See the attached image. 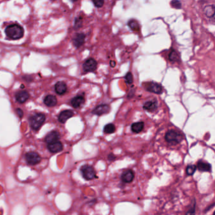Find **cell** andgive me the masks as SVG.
Masks as SVG:
<instances>
[{
	"label": "cell",
	"mask_w": 215,
	"mask_h": 215,
	"mask_svg": "<svg viewBox=\"0 0 215 215\" xmlns=\"http://www.w3.org/2000/svg\"><path fill=\"white\" fill-rule=\"evenodd\" d=\"M5 34L12 40H18L23 36L24 30L22 26L18 24H12L6 28Z\"/></svg>",
	"instance_id": "1"
},
{
	"label": "cell",
	"mask_w": 215,
	"mask_h": 215,
	"mask_svg": "<svg viewBox=\"0 0 215 215\" xmlns=\"http://www.w3.org/2000/svg\"><path fill=\"white\" fill-rule=\"evenodd\" d=\"M46 120V116L42 113H37L30 117L31 128L34 130H38L41 127Z\"/></svg>",
	"instance_id": "2"
},
{
	"label": "cell",
	"mask_w": 215,
	"mask_h": 215,
	"mask_svg": "<svg viewBox=\"0 0 215 215\" xmlns=\"http://www.w3.org/2000/svg\"><path fill=\"white\" fill-rule=\"evenodd\" d=\"M165 138L167 142L169 144H177L182 141L183 136L180 132L176 131L170 130L166 133Z\"/></svg>",
	"instance_id": "3"
},
{
	"label": "cell",
	"mask_w": 215,
	"mask_h": 215,
	"mask_svg": "<svg viewBox=\"0 0 215 215\" xmlns=\"http://www.w3.org/2000/svg\"><path fill=\"white\" fill-rule=\"evenodd\" d=\"M81 172L83 177L87 181L92 180L95 177V171L94 168L89 165H83L81 168Z\"/></svg>",
	"instance_id": "4"
},
{
	"label": "cell",
	"mask_w": 215,
	"mask_h": 215,
	"mask_svg": "<svg viewBox=\"0 0 215 215\" xmlns=\"http://www.w3.org/2000/svg\"><path fill=\"white\" fill-rule=\"evenodd\" d=\"M97 67V63L95 59L89 58L87 59L83 64V70L85 72H93L95 71Z\"/></svg>",
	"instance_id": "5"
},
{
	"label": "cell",
	"mask_w": 215,
	"mask_h": 215,
	"mask_svg": "<svg viewBox=\"0 0 215 215\" xmlns=\"http://www.w3.org/2000/svg\"><path fill=\"white\" fill-rule=\"evenodd\" d=\"M145 88L147 91L156 94H161L163 91L162 85L154 82H150L145 83Z\"/></svg>",
	"instance_id": "6"
},
{
	"label": "cell",
	"mask_w": 215,
	"mask_h": 215,
	"mask_svg": "<svg viewBox=\"0 0 215 215\" xmlns=\"http://www.w3.org/2000/svg\"><path fill=\"white\" fill-rule=\"evenodd\" d=\"M26 160L30 165H36L41 160V158L36 152H29L25 155Z\"/></svg>",
	"instance_id": "7"
},
{
	"label": "cell",
	"mask_w": 215,
	"mask_h": 215,
	"mask_svg": "<svg viewBox=\"0 0 215 215\" xmlns=\"http://www.w3.org/2000/svg\"><path fill=\"white\" fill-rule=\"evenodd\" d=\"M110 111V107L107 104H101L98 105L92 111V114L97 116H102L107 114Z\"/></svg>",
	"instance_id": "8"
},
{
	"label": "cell",
	"mask_w": 215,
	"mask_h": 215,
	"mask_svg": "<svg viewBox=\"0 0 215 215\" xmlns=\"http://www.w3.org/2000/svg\"><path fill=\"white\" fill-rule=\"evenodd\" d=\"M85 35L82 33L76 34L73 39V45L76 47L79 48L81 47L85 43Z\"/></svg>",
	"instance_id": "9"
},
{
	"label": "cell",
	"mask_w": 215,
	"mask_h": 215,
	"mask_svg": "<svg viewBox=\"0 0 215 215\" xmlns=\"http://www.w3.org/2000/svg\"><path fill=\"white\" fill-rule=\"evenodd\" d=\"M48 149L52 153H58L63 149V145L59 141H55L48 144Z\"/></svg>",
	"instance_id": "10"
},
{
	"label": "cell",
	"mask_w": 215,
	"mask_h": 215,
	"mask_svg": "<svg viewBox=\"0 0 215 215\" xmlns=\"http://www.w3.org/2000/svg\"><path fill=\"white\" fill-rule=\"evenodd\" d=\"M15 97L18 102L23 103L28 100L29 98V94L26 91H20L16 93Z\"/></svg>",
	"instance_id": "11"
},
{
	"label": "cell",
	"mask_w": 215,
	"mask_h": 215,
	"mask_svg": "<svg viewBox=\"0 0 215 215\" xmlns=\"http://www.w3.org/2000/svg\"><path fill=\"white\" fill-rule=\"evenodd\" d=\"M157 107H158L157 101L156 100H153L147 101L146 102H145L143 105V109L147 111L153 112L156 109Z\"/></svg>",
	"instance_id": "12"
},
{
	"label": "cell",
	"mask_w": 215,
	"mask_h": 215,
	"mask_svg": "<svg viewBox=\"0 0 215 215\" xmlns=\"http://www.w3.org/2000/svg\"><path fill=\"white\" fill-rule=\"evenodd\" d=\"M134 174L131 170H127L124 171L121 176V179L125 183H129L132 182L134 179Z\"/></svg>",
	"instance_id": "13"
},
{
	"label": "cell",
	"mask_w": 215,
	"mask_h": 215,
	"mask_svg": "<svg viewBox=\"0 0 215 215\" xmlns=\"http://www.w3.org/2000/svg\"><path fill=\"white\" fill-rule=\"evenodd\" d=\"M74 113L71 110H66L61 112L59 116V120L61 123H64L69 118L71 117Z\"/></svg>",
	"instance_id": "14"
},
{
	"label": "cell",
	"mask_w": 215,
	"mask_h": 215,
	"mask_svg": "<svg viewBox=\"0 0 215 215\" xmlns=\"http://www.w3.org/2000/svg\"><path fill=\"white\" fill-rule=\"evenodd\" d=\"M59 139V134L57 131H52L49 132L46 136L45 140L48 144H49L53 142L57 141Z\"/></svg>",
	"instance_id": "15"
},
{
	"label": "cell",
	"mask_w": 215,
	"mask_h": 215,
	"mask_svg": "<svg viewBox=\"0 0 215 215\" xmlns=\"http://www.w3.org/2000/svg\"><path fill=\"white\" fill-rule=\"evenodd\" d=\"M85 103V99L83 95H78L74 97L71 101V105L74 108H78L80 106H82Z\"/></svg>",
	"instance_id": "16"
},
{
	"label": "cell",
	"mask_w": 215,
	"mask_h": 215,
	"mask_svg": "<svg viewBox=\"0 0 215 215\" xmlns=\"http://www.w3.org/2000/svg\"><path fill=\"white\" fill-rule=\"evenodd\" d=\"M197 167L198 170L201 172H209L211 170V165L202 160L198 162Z\"/></svg>",
	"instance_id": "17"
},
{
	"label": "cell",
	"mask_w": 215,
	"mask_h": 215,
	"mask_svg": "<svg viewBox=\"0 0 215 215\" xmlns=\"http://www.w3.org/2000/svg\"><path fill=\"white\" fill-rule=\"evenodd\" d=\"M55 90L59 95H63L67 90V86L63 82H58L55 85Z\"/></svg>",
	"instance_id": "18"
},
{
	"label": "cell",
	"mask_w": 215,
	"mask_h": 215,
	"mask_svg": "<svg viewBox=\"0 0 215 215\" xmlns=\"http://www.w3.org/2000/svg\"><path fill=\"white\" fill-rule=\"evenodd\" d=\"M44 103L48 107H53L57 103V99L54 95H47L44 99Z\"/></svg>",
	"instance_id": "19"
},
{
	"label": "cell",
	"mask_w": 215,
	"mask_h": 215,
	"mask_svg": "<svg viewBox=\"0 0 215 215\" xmlns=\"http://www.w3.org/2000/svg\"><path fill=\"white\" fill-rule=\"evenodd\" d=\"M144 128V123L143 122H138L133 123L131 126V130L134 133L140 132Z\"/></svg>",
	"instance_id": "20"
},
{
	"label": "cell",
	"mask_w": 215,
	"mask_h": 215,
	"mask_svg": "<svg viewBox=\"0 0 215 215\" xmlns=\"http://www.w3.org/2000/svg\"><path fill=\"white\" fill-rule=\"evenodd\" d=\"M205 13L207 17H214V5H208L205 8Z\"/></svg>",
	"instance_id": "21"
},
{
	"label": "cell",
	"mask_w": 215,
	"mask_h": 215,
	"mask_svg": "<svg viewBox=\"0 0 215 215\" xmlns=\"http://www.w3.org/2000/svg\"><path fill=\"white\" fill-rule=\"evenodd\" d=\"M128 25L129 26V28L133 31L138 32L140 30V25L136 20H131L129 21Z\"/></svg>",
	"instance_id": "22"
},
{
	"label": "cell",
	"mask_w": 215,
	"mask_h": 215,
	"mask_svg": "<svg viewBox=\"0 0 215 215\" xmlns=\"http://www.w3.org/2000/svg\"><path fill=\"white\" fill-rule=\"evenodd\" d=\"M116 131V127L114 126V124L110 123V124H107V125L105 126L104 128H103V132L105 134H112L113 132H114Z\"/></svg>",
	"instance_id": "23"
},
{
	"label": "cell",
	"mask_w": 215,
	"mask_h": 215,
	"mask_svg": "<svg viewBox=\"0 0 215 215\" xmlns=\"http://www.w3.org/2000/svg\"><path fill=\"white\" fill-rule=\"evenodd\" d=\"M168 58L170 61H176L179 60V56L177 54V52H176V51L173 50L170 52V53L169 54Z\"/></svg>",
	"instance_id": "24"
},
{
	"label": "cell",
	"mask_w": 215,
	"mask_h": 215,
	"mask_svg": "<svg viewBox=\"0 0 215 215\" xmlns=\"http://www.w3.org/2000/svg\"><path fill=\"white\" fill-rule=\"evenodd\" d=\"M196 170V166L194 165H188L186 168V172L189 176H193Z\"/></svg>",
	"instance_id": "25"
},
{
	"label": "cell",
	"mask_w": 215,
	"mask_h": 215,
	"mask_svg": "<svg viewBox=\"0 0 215 215\" xmlns=\"http://www.w3.org/2000/svg\"><path fill=\"white\" fill-rule=\"evenodd\" d=\"M170 5L173 8L176 9H180L181 8L182 6L181 2L179 1V0H172L170 3Z\"/></svg>",
	"instance_id": "26"
},
{
	"label": "cell",
	"mask_w": 215,
	"mask_h": 215,
	"mask_svg": "<svg viewBox=\"0 0 215 215\" xmlns=\"http://www.w3.org/2000/svg\"><path fill=\"white\" fill-rule=\"evenodd\" d=\"M124 78H125V80H126V82L128 84L132 83V82H133V77H132V75L131 73H130V72L128 73L126 75Z\"/></svg>",
	"instance_id": "27"
},
{
	"label": "cell",
	"mask_w": 215,
	"mask_h": 215,
	"mask_svg": "<svg viewBox=\"0 0 215 215\" xmlns=\"http://www.w3.org/2000/svg\"><path fill=\"white\" fill-rule=\"evenodd\" d=\"M91 1L97 8H101L104 4V0H91Z\"/></svg>",
	"instance_id": "28"
},
{
	"label": "cell",
	"mask_w": 215,
	"mask_h": 215,
	"mask_svg": "<svg viewBox=\"0 0 215 215\" xmlns=\"http://www.w3.org/2000/svg\"><path fill=\"white\" fill-rule=\"evenodd\" d=\"M82 20L79 18H76L75 20V29H79L80 27L82 26Z\"/></svg>",
	"instance_id": "29"
},
{
	"label": "cell",
	"mask_w": 215,
	"mask_h": 215,
	"mask_svg": "<svg viewBox=\"0 0 215 215\" xmlns=\"http://www.w3.org/2000/svg\"><path fill=\"white\" fill-rule=\"evenodd\" d=\"M16 112H17V114L18 115V116H19L20 118H22V117H23V111H22V109H17L16 110Z\"/></svg>",
	"instance_id": "30"
},
{
	"label": "cell",
	"mask_w": 215,
	"mask_h": 215,
	"mask_svg": "<svg viewBox=\"0 0 215 215\" xmlns=\"http://www.w3.org/2000/svg\"><path fill=\"white\" fill-rule=\"evenodd\" d=\"M115 156L113 155V154H110L109 156H108V159L109 160H113L115 159Z\"/></svg>",
	"instance_id": "31"
},
{
	"label": "cell",
	"mask_w": 215,
	"mask_h": 215,
	"mask_svg": "<svg viewBox=\"0 0 215 215\" xmlns=\"http://www.w3.org/2000/svg\"><path fill=\"white\" fill-rule=\"evenodd\" d=\"M72 1L73 2H76V1H77V0H72Z\"/></svg>",
	"instance_id": "32"
}]
</instances>
